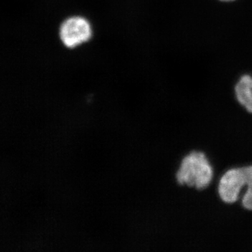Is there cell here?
I'll use <instances>...</instances> for the list:
<instances>
[{
    "label": "cell",
    "mask_w": 252,
    "mask_h": 252,
    "mask_svg": "<svg viewBox=\"0 0 252 252\" xmlns=\"http://www.w3.org/2000/svg\"><path fill=\"white\" fill-rule=\"evenodd\" d=\"M247 179L244 166L230 167L220 175L219 180V197L225 205H234L240 200Z\"/></svg>",
    "instance_id": "cell-2"
},
{
    "label": "cell",
    "mask_w": 252,
    "mask_h": 252,
    "mask_svg": "<svg viewBox=\"0 0 252 252\" xmlns=\"http://www.w3.org/2000/svg\"><path fill=\"white\" fill-rule=\"evenodd\" d=\"M92 34L90 24L85 18L72 17L64 21L60 30V36L64 46L74 48L89 41Z\"/></svg>",
    "instance_id": "cell-3"
},
{
    "label": "cell",
    "mask_w": 252,
    "mask_h": 252,
    "mask_svg": "<svg viewBox=\"0 0 252 252\" xmlns=\"http://www.w3.org/2000/svg\"><path fill=\"white\" fill-rule=\"evenodd\" d=\"M220 2H232V1H236V0H218Z\"/></svg>",
    "instance_id": "cell-6"
},
{
    "label": "cell",
    "mask_w": 252,
    "mask_h": 252,
    "mask_svg": "<svg viewBox=\"0 0 252 252\" xmlns=\"http://www.w3.org/2000/svg\"><path fill=\"white\" fill-rule=\"evenodd\" d=\"M235 98L236 102L248 114H252V76L243 74L234 84Z\"/></svg>",
    "instance_id": "cell-4"
},
{
    "label": "cell",
    "mask_w": 252,
    "mask_h": 252,
    "mask_svg": "<svg viewBox=\"0 0 252 252\" xmlns=\"http://www.w3.org/2000/svg\"><path fill=\"white\" fill-rule=\"evenodd\" d=\"M243 166L246 175L247 185L242 198V207L248 211H252V164Z\"/></svg>",
    "instance_id": "cell-5"
},
{
    "label": "cell",
    "mask_w": 252,
    "mask_h": 252,
    "mask_svg": "<svg viewBox=\"0 0 252 252\" xmlns=\"http://www.w3.org/2000/svg\"><path fill=\"white\" fill-rule=\"evenodd\" d=\"M215 168L210 158L201 150L193 149L182 158L175 174L177 185L205 190L213 182Z\"/></svg>",
    "instance_id": "cell-1"
}]
</instances>
